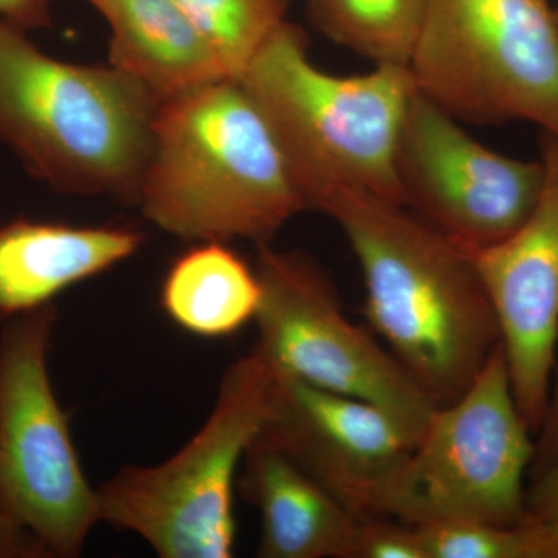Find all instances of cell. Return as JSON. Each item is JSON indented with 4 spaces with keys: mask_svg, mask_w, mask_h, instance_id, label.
I'll return each instance as SVG.
<instances>
[{
    "mask_svg": "<svg viewBox=\"0 0 558 558\" xmlns=\"http://www.w3.org/2000/svg\"><path fill=\"white\" fill-rule=\"evenodd\" d=\"M558 459V366L554 374L553 388L548 411L542 428L535 436V454L529 470V478H535L539 473L545 472Z\"/></svg>",
    "mask_w": 558,
    "mask_h": 558,
    "instance_id": "22",
    "label": "cell"
},
{
    "mask_svg": "<svg viewBox=\"0 0 558 558\" xmlns=\"http://www.w3.org/2000/svg\"><path fill=\"white\" fill-rule=\"evenodd\" d=\"M277 371L258 348L231 363L199 432L167 461L128 465L98 490L101 521L160 558H230L242 461L274 413Z\"/></svg>",
    "mask_w": 558,
    "mask_h": 558,
    "instance_id": "5",
    "label": "cell"
},
{
    "mask_svg": "<svg viewBox=\"0 0 558 558\" xmlns=\"http://www.w3.org/2000/svg\"><path fill=\"white\" fill-rule=\"evenodd\" d=\"M138 204L180 240L256 245L310 209L258 106L233 80L160 102Z\"/></svg>",
    "mask_w": 558,
    "mask_h": 558,
    "instance_id": "2",
    "label": "cell"
},
{
    "mask_svg": "<svg viewBox=\"0 0 558 558\" xmlns=\"http://www.w3.org/2000/svg\"><path fill=\"white\" fill-rule=\"evenodd\" d=\"M355 558H428L414 524L377 517L360 521Z\"/></svg>",
    "mask_w": 558,
    "mask_h": 558,
    "instance_id": "20",
    "label": "cell"
},
{
    "mask_svg": "<svg viewBox=\"0 0 558 558\" xmlns=\"http://www.w3.org/2000/svg\"><path fill=\"white\" fill-rule=\"evenodd\" d=\"M57 318L47 304L9 318L0 333V498L50 558H75L101 521L100 501L51 387Z\"/></svg>",
    "mask_w": 558,
    "mask_h": 558,
    "instance_id": "8",
    "label": "cell"
},
{
    "mask_svg": "<svg viewBox=\"0 0 558 558\" xmlns=\"http://www.w3.org/2000/svg\"><path fill=\"white\" fill-rule=\"evenodd\" d=\"M428 558H558V526L531 519L513 526L449 523L417 526Z\"/></svg>",
    "mask_w": 558,
    "mask_h": 558,
    "instance_id": "19",
    "label": "cell"
},
{
    "mask_svg": "<svg viewBox=\"0 0 558 558\" xmlns=\"http://www.w3.org/2000/svg\"><path fill=\"white\" fill-rule=\"evenodd\" d=\"M255 270V347L275 371L380 407L417 439L438 405L371 330L347 317L339 290L317 260L263 244Z\"/></svg>",
    "mask_w": 558,
    "mask_h": 558,
    "instance_id": "9",
    "label": "cell"
},
{
    "mask_svg": "<svg viewBox=\"0 0 558 558\" xmlns=\"http://www.w3.org/2000/svg\"><path fill=\"white\" fill-rule=\"evenodd\" d=\"M0 20V142L36 179L138 202L160 101L113 65L72 64Z\"/></svg>",
    "mask_w": 558,
    "mask_h": 558,
    "instance_id": "3",
    "label": "cell"
},
{
    "mask_svg": "<svg viewBox=\"0 0 558 558\" xmlns=\"http://www.w3.org/2000/svg\"><path fill=\"white\" fill-rule=\"evenodd\" d=\"M409 69L459 121H527L558 137L554 0H425Z\"/></svg>",
    "mask_w": 558,
    "mask_h": 558,
    "instance_id": "7",
    "label": "cell"
},
{
    "mask_svg": "<svg viewBox=\"0 0 558 558\" xmlns=\"http://www.w3.org/2000/svg\"><path fill=\"white\" fill-rule=\"evenodd\" d=\"M315 25L374 65H407L424 20L425 0H306Z\"/></svg>",
    "mask_w": 558,
    "mask_h": 558,
    "instance_id": "17",
    "label": "cell"
},
{
    "mask_svg": "<svg viewBox=\"0 0 558 558\" xmlns=\"http://www.w3.org/2000/svg\"><path fill=\"white\" fill-rule=\"evenodd\" d=\"M396 172L403 207L465 250L520 229L545 183L542 159L488 149L417 90L400 130Z\"/></svg>",
    "mask_w": 558,
    "mask_h": 558,
    "instance_id": "10",
    "label": "cell"
},
{
    "mask_svg": "<svg viewBox=\"0 0 558 558\" xmlns=\"http://www.w3.org/2000/svg\"><path fill=\"white\" fill-rule=\"evenodd\" d=\"M215 53L227 78L240 81L284 20L288 0H175Z\"/></svg>",
    "mask_w": 558,
    "mask_h": 558,
    "instance_id": "18",
    "label": "cell"
},
{
    "mask_svg": "<svg viewBox=\"0 0 558 558\" xmlns=\"http://www.w3.org/2000/svg\"><path fill=\"white\" fill-rule=\"evenodd\" d=\"M535 435L499 343L472 385L438 407L380 498V517L433 526L526 523Z\"/></svg>",
    "mask_w": 558,
    "mask_h": 558,
    "instance_id": "6",
    "label": "cell"
},
{
    "mask_svg": "<svg viewBox=\"0 0 558 558\" xmlns=\"http://www.w3.org/2000/svg\"><path fill=\"white\" fill-rule=\"evenodd\" d=\"M542 161L545 183L523 226L468 250L497 315L517 405L535 436L548 411L558 340V137L545 132Z\"/></svg>",
    "mask_w": 558,
    "mask_h": 558,
    "instance_id": "11",
    "label": "cell"
},
{
    "mask_svg": "<svg viewBox=\"0 0 558 558\" xmlns=\"http://www.w3.org/2000/svg\"><path fill=\"white\" fill-rule=\"evenodd\" d=\"M143 234L128 227H78L16 219L0 227V315L51 304L72 286L131 258Z\"/></svg>",
    "mask_w": 558,
    "mask_h": 558,
    "instance_id": "14",
    "label": "cell"
},
{
    "mask_svg": "<svg viewBox=\"0 0 558 558\" xmlns=\"http://www.w3.org/2000/svg\"><path fill=\"white\" fill-rule=\"evenodd\" d=\"M258 274L227 242L202 241L171 264L160 304L171 322L202 339H222L255 322Z\"/></svg>",
    "mask_w": 558,
    "mask_h": 558,
    "instance_id": "16",
    "label": "cell"
},
{
    "mask_svg": "<svg viewBox=\"0 0 558 558\" xmlns=\"http://www.w3.org/2000/svg\"><path fill=\"white\" fill-rule=\"evenodd\" d=\"M50 2L51 0H0V20L9 21L24 31L50 27Z\"/></svg>",
    "mask_w": 558,
    "mask_h": 558,
    "instance_id": "24",
    "label": "cell"
},
{
    "mask_svg": "<svg viewBox=\"0 0 558 558\" xmlns=\"http://www.w3.org/2000/svg\"><path fill=\"white\" fill-rule=\"evenodd\" d=\"M240 83L274 132L307 208L322 211L347 191L403 205L396 153L416 94L407 65L332 75L312 62L299 25L282 21Z\"/></svg>",
    "mask_w": 558,
    "mask_h": 558,
    "instance_id": "4",
    "label": "cell"
},
{
    "mask_svg": "<svg viewBox=\"0 0 558 558\" xmlns=\"http://www.w3.org/2000/svg\"><path fill=\"white\" fill-rule=\"evenodd\" d=\"M336 220L365 279L371 329L438 407L472 385L501 332L468 250L403 205L340 193Z\"/></svg>",
    "mask_w": 558,
    "mask_h": 558,
    "instance_id": "1",
    "label": "cell"
},
{
    "mask_svg": "<svg viewBox=\"0 0 558 558\" xmlns=\"http://www.w3.org/2000/svg\"><path fill=\"white\" fill-rule=\"evenodd\" d=\"M110 27L109 64L160 102L229 80L175 0H89Z\"/></svg>",
    "mask_w": 558,
    "mask_h": 558,
    "instance_id": "15",
    "label": "cell"
},
{
    "mask_svg": "<svg viewBox=\"0 0 558 558\" xmlns=\"http://www.w3.org/2000/svg\"><path fill=\"white\" fill-rule=\"evenodd\" d=\"M260 436L360 520L380 517L381 495L417 440L380 407L279 373Z\"/></svg>",
    "mask_w": 558,
    "mask_h": 558,
    "instance_id": "12",
    "label": "cell"
},
{
    "mask_svg": "<svg viewBox=\"0 0 558 558\" xmlns=\"http://www.w3.org/2000/svg\"><path fill=\"white\" fill-rule=\"evenodd\" d=\"M554 9H556V16L558 22V0H554Z\"/></svg>",
    "mask_w": 558,
    "mask_h": 558,
    "instance_id": "25",
    "label": "cell"
},
{
    "mask_svg": "<svg viewBox=\"0 0 558 558\" xmlns=\"http://www.w3.org/2000/svg\"><path fill=\"white\" fill-rule=\"evenodd\" d=\"M238 490L258 509L260 558H355L360 520L263 436L242 461Z\"/></svg>",
    "mask_w": 558,
    "mask_h": 558,
    "instance_id": "13",
    "label": "cell"
},
{
    "mask_svg": "<svg viewBox=\"0 0 558 558\" xmlns=\"http://www.w3.org/2000/svg\"><path fill=\"white\" fill-rule=\"evenodd\" d=\"M526 506L532 519L558 526V459L526 487Z\"/></svg>",
    "mask_w": 558,
    "mask_h": 558,
    "instance_id": "23",
    "label": "cell"
},
{
    "mask_svg": "<svg viewBox=\"0 0 558 558\" xmlns=\"http://www.w3.org/2000/svg\"><path fill=\"white\" fill-rule=\"evenodd\" d=\"M0 558H50L28 529L14 519L0 498Z\"/></svg>",
    "mask_w": 558,
    "mask_h": 558,
    "instance_id": "21",
    "label": "cell"
}]
</instances>
